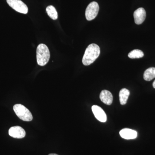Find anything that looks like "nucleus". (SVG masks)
Returning a JSON list of instances; mask_svg holds the SVG:
<instances>
[{"label":"nucleus","mask_w":155,"mask_h":155,"mask_svg":"<svg viewBox=\"0 0 155 155\" xmlns=\"http://www.w3.org/2000/svg\"><path fill=\"white\" fill-rule=\"evenodd\" d=\"M7 2L10 7L17 12L23 14L28 13V7L21 0H7Z\"/></svg>","instance_id":"4"},{"label":"nucleus","mask_w":155,"mask_h":155,"mask_svg":"<svg viewBox=\"0 0 155 155\" xmlns=\"http://www.w3.org/2000/svg\"><path fill=\"white\" fill-rule=\"evenodd\" d=\"M10 136L15 138L21 139L25 137V131L22 127L19 126L11 127L9 130Z\"/></svg>","instance_id":"6"},{"label":"nucleus","mask_w":155,"mask_h":155,"mask_svg":"<svg viewBox=\"0 0 155 155\" xmlns=\"http://www.w3.org/2000/svg\"><path fill=\"white\" fill-rule=\"evenodd\" d=\"M153 87L154 88H155V80L154 81V82H153Z\"/></svg>","instance_id":"15"},{"label":"nucleus","mask_w":155,"mask_h":155,"mask_svg":"<svg viewBox=\"0 0 155 155\" xmlns=\"http://www.w3.org/2000/svg\"><path fill=\"white\" fill-rule=\"evenodd\" d=\"M50 58V53L48 48L43 44L39 45L37 48V62L38 65L44 66L47 64Z\"/></svg>","instance_id":"2"},{"label":"nucleus","mask_w":155,"mask_h":155,"mask_svg":"<svg viewBox=\"0 0 155 155\" xmlns=\"http://www.w3.org/2000/svg\"><path fill=\"white\" fill-rule=\"evenodd\" d=\"M92 110L95 117L98 121L102 122H105L107 121V115L101 107L97 105L93 106L92 107Z\"/></svg>","instance_id":"7"},{"label":"nucleus","mask_w":155,"mask_h":155,"mask_svg":"<svg viewBox=\"0 0 155 155\" xmlns=\"http://www.w3.org/2000/svg\"><path fill=\"white\" fill-rule=\"evenodd\" d=\"M48 155H58V154H55V153H51L49 154Z\"/></svg>","instance_id":"16"},{"label":"nucleus","mask_w":155,"mask_h":155,"mask_svg":"<svg viewBox=\"0 0 155 155\" xmlns=\"http://www.w3.org/2000/svg\"><path fill=\"white\" fill-rule=\"evenodd\" d=\"M100 98L102 102L107 105H110L113 103V95L110 92L106 90L101 92Z\"/></svg>","instance_id":"10"},{"label":"nucleus","mask_w":155,"mask_h":155,"mask_svg":"<svg viewBox=\"0 0 155 155\" xmlns=\"http://www.w3.org/2000/svg\"><path fill=\"white\" fill-rule=\"evenodd\" d=\"M100 54V48L98 45L95 44L90 45L85 50L82 58V63L84 66L91 65L98 58Z\"/></svg>","instance_id":"1"},{"label":"nucleus","mask_w":155,"mask_h":155,"mask_svg":"<svg viewBox=\"0 0 155 155\" xmlns=\"http://www.w3.org/2000/svg\"><path fill=\"white\" fill-rule=\"evenodd\" d=\"M128 57L131 59L135 58H143L144 56L143 52L140 50L135 49L130 51L128 54Z\"/></svg>","instance_id":"14"},{"label":"nucleus","mask_w":155,"mask_h":155,"mask_svg":"<svg viewBox=\"0 0 155 155\" xmlns=\"http://www.w3.org/2000/svg\"><path fill=\"white\" fill-rule=\"evenodd\" d=\"M146 13L145 10L142 8L136 10L134 13V17L136 24L140 25L143 23L146 19Z\"/></svg>","instance_id":"8"},{"label":"nucleus","mask_w":155,"mask_h":155,"mask_svg":"<svg viewBox=\"0 0 155 155\" xmlns=\"http://www.w3.org/2000/svg\"><path fill=\"white\" fill-rule=\"evenodd\" d=\"M13 109L17 116L21 120L30 122L33 119V116L30 111L22 105L15 104L13 107Z\"/></svg>","instance_id":"3"},{"label":"nucleus","mask_w":155,"mask_h":155,"mask_svg":"<svg viewBox=\"0 0 155 155\" xmlns=\"http://www.w3.org/2000/svg\"><path fill=\"white\" fill-rule=\"evenodd\" d=\"M155 78V68L150 67L146 70L143 74V78L147 81H150Z\"/></svg>","instance_id":"12"},{"label":"nucleus","mask_w":155,"mask_h":155,"mask_svg":"<svg viewBox=\"0 0 155 155\" xmlns=\"http://www.w3.org/2000/svg\"><path fill=\"white\" fill-rule=\"evenodd\" d=\"M46 11L50 18H51L53 20H56L58 19V12L54 6L52 5L48 6L46 9Z\"/></svg>","instance_id":"13"},{"label":"nucleus","mask_w":155,"mask_h":155,"mask_svg":"<svg viewBox=\"0 0 155 155\" xmlns=\"http://www.w3.org/2000/svg\"><path fill=\"white\" fill-rule=\"evenodd\" d=\"M130 91L126 88H123L120 90L119 93V101L121 105H125L127 103Z\"/></svg>","instance_id":"11"},{"label":"nucleus","mask_w":155,"mask_h":155,"mask_svg":"<svg viewBox=\"0 0 155 155\" xmlns=\"http://www.w3.org/2000/svg\"><path fill=\"white\" fill-rule=\"evenodd\" d=\"M119 134L122 138L125 139H134L137 137V133L135 130L129 128H124L120 130Z\"/></svg>","instance_id":"9"},{"label":"nucleus","mask_w":155,"mask_h":155,"mask_svg":"<svg viewBox=\"0 0 155 155\" xmlns=\"http://www.w3.org/2000/svg\"><path fill=\"white\" fill-rule=\"evenodd\" d=\"M99 11V6L96 2L91 3L85 11V17L88 21H91L97 17Z\"/></svg>","instance_id":"5"}]
</instances>
